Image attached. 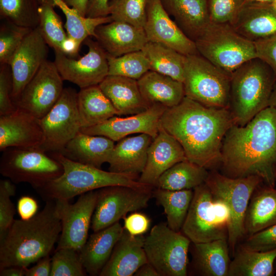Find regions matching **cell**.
Here are the masks:
<instances>
[{"instance_id":"1","label":"cell","mask_w":276,"mask_h":276,"mask_svg":"<svg viewBox=\"0 0 276 276\" xmlns=\"http://www.w3.org/2000/svg\"><path fill=\"white\" fill-rule=\"evenodd\" d=\"M234 124L228 108L208 107L186 97L167 108L160 121L180 143L187 159L209 171L219 168L223 139Z\"/></svg>"},{"instance_id":"2","label":"cell","mask_w":276,"mask_h":276,"mask_svg":"<svg viewBox=\"0 0 276 276\" xmlns=\"http://www.w3.org/2000/svg\"><path fill=\"white\" fill-rule=\"evenodd\" d=\"M220 172L231 178L260 176L275 187L276 108L267 107L245 125H233L222 141Z\"/></svg>"},{"instance_id":"3","label":"cell","mask_w":276,"mask_h":276,"mask_svg":"<svg viewBox=\"0 0 276 276\" xmlns=\"http://www.w3.org/2000/svg\"><path fill=\"white\" fill-rule=\"evenodd\" d=\"M61 231L55 199L46 200L43 209L30 219H14L0 239V269L11 266L28 267L50 255Z\"/></svg>"},{"instance_id":"4","label":"cell","mask_w":276,"mask_h":276,"mask_svg":"<svg viewBox=\"0 0 276 276\" xmlns=\"http://www.w3.org/2000/svg\"><path fill=\"white\" fill-rule=\"evenodd\" d=\"M276 77L258 57L242 64L231 75L228 109L235 125H245L268 107Z\"/></svg>"},{"instance_id":"5","label":"cell","mask_w":276,"mask_h":276,"mask_svg":"<svg viewBox=\"0 0 276 276\" xmlns=\"http://www.w3.org/2000/svg\"><path fill=\"white\" fill-rule=\"evenodd\" d=\"M51 154L62 164L63 172L59 177L37 190L45 200L62 199L70 201L75 196L112 186L135 188L149 186L139 182V176L136 175L104 171L69 159L58 152L51 153Z\"/></svg>"},{"instance_id":"6","label":"cell","mask_w":276,"mask_h":276,"mask_svg":"<svg viewBox=\"0 0 276 276\" xmlns=\"http://www.w3.org/2000/svg\"><path fill=\"white\" fill-rule=\"evenodd\" d=\"M262 182L263 179L257 175L231 178L217 170L209 171L205 183L213 196L223 202L229 212L227 242L232 257L244 238V220L251 196Z\"/></svg>"},{"instance_id":"7","label":"cell","mask_w":276,"mask_h":276,"mask_svg":"<svg viewBox=\"0 0 276 276\" xmlns=\"http://www.w3.org/2000/svg\"><path fill=\"white\" fill-rule=\"evenodd\" d=\"M193 191L180 232L194 243L227 240L230 215L227 206L213 196L205 183Z\"/></svg>"},{"instance_id":"8","label":"cell","mask_w":276,"mask_h":276,"mask_svg":"<svg viewBox=\"0 0 276 276\" xmlns=\"http://www.w3.org/2000/svg\"><path fill=\"white\" fill-rule=\"evenodd\" d=\"M195 42L200 55L230 75L257 57L254 42L240 36L228 24L211 22Z\"/></svg>"},{"instance_id":"9","label":"cell","mask_w":276,"mask_h":276,"mask_svg":"<svg viewBox=\"0 0 276 276\" xmlns=\"http://www.w3.org/2000/svg\"><path fill=\"white\" fill-rule=\"evenodd\" d=\"M183 83L185 97L208 107L228 108L231 75L199 54L186 56Z\"/></svg>"},{"instance_id":"10","label":"cell","mask_w":276,"mask_h":276,"mask_svg":"<svg viewBox=\"0 0 276 276\" xmlns=\"http://www.w3.org/2000/svg\"><path fill=\"white\" fill-rule=\"evenodd\" d=\"M2 152L0 173L14 183L26 182L37 190L63 172L62 164L39 148L11 147Z\"/></svg>"},{"instance_id":"11","label":"cell","mask_w":276,"mask_h":276,"mask_svg":"<svg viewBox=\"0 0 276 276\" xmlns=\"http://www.w3.org/2000/svg\"><path fill=\"white\" fill-rule=\"evenodd\" d=\"M191 244L190 240L181 232L160 223L145 237L144 247L148 262L159 276H186Z\"/></svg>"},{"instance_id":"12","label":"cell","mask_w":276,"mask_h":276,"mask_svg":"<svg viewBox=\"0 0 276 276\" xmlns=\"http://www.w3.org/2000/svg\"><path fill=\"white\" fill-rule=\"evenodd\" d=\"M152 188L112 186L98 189L92 230L97 232L106 228L119 222L127 213L146 208L152 196Z\"/></svg>"},{"instance_id":"13","label":"cell","mask_w":276,"mask_h":276,"mask_svg":"<svg viewBox=\"0 0 276 276\" xmlns=\"http://www.w3.org/2000/svg\"><path fill=\"white\" fill-rule=\"evenodd\" d=\"M44 140L40 149L45 152H61L80 131L78 92L64 88L59 99L40 119Z\"/></svg>"},{"instance_id":"14","label":"cell","mask_w":276,"mask_h":276,"mask_svg":"<svg viewBox=\"0 0 276 276\" xmlns=\"http://www.w3.org/2000/svg\"><path fill=\"white\" fill-rule=\"evenodd\" d=\"M88 52L79 59L55 51L54 63L63 80L81 88L99 85L108 75L107 54L97 40L90 37L83 42Z\"/></svg>"},{"instance_id":"15","label":"cell","mask_w":276,"mask_h":276,"mask_svg":"<svg viewBox=\"0 0 276 276\" xmlns=\"http://www.w3.org/2000/svg\"><path fill=\"white\" fill-rule=\"evenodd\" d=\"M97 191L80 195L73 204L70 201L55 199L61 221V231L56 249L70 247L80 251L88 239L95 209Z\"/></svg>"},{"instance_id":"16","label":"cell","mask_w":276,"mask_h":276,"mask_svg":"<svg viewBox=\"0 0 276 276\" xmlns=\"http://www.w3.org/2000/svg\"><path fill=\"white\" fill-rule=\"evenodd\" d=\"M63 81L54 62L47 60L24 88L16 106L42 119L61 95Z\"/></svg>"},{"instance_id":"17","label":"cell","mask_w":276,"mask_h":276,"mask_svg":"<svg viewBox=\"0 0 276 276\" xmlns=\"http://www.w3.org/2000/svg\"><path fill=\"white\" fill-rule=\"evenodd\" d=\"M167 108L160 104H153L142 112L125 118L114 116L100 124L81 128L80 131L104 136L114 142L135 133L147 134L154 139L159 132L160 119Z\"/></svg>"},{"instance_id":"18","label":"cell","mask_w":276,"mask_h":276,"mask_svg":"<svg viewBox=\"0 0 276 276\" xmlns=\"http://www.w3.org/2000/svg\"><path fill=\"white\" fill-rule=\"evenodd\" d=\"M49 47L37 27L26 36L14 54L9 64L13 79L11 97L14 104L26 85L48 60Z\"/></svg>"},{"instance_id":"19","label":"cell","mask_w":276,"mask_h":276,"mask_svg":"<svg viewBox=\"0 0 276 276\" xmlns=\"http://www.w3.org/2000/svg\"><path fill=\"white\" fill-rule=\"evenodd\" d=\"M144 29L148 41L162 44L185 56L199 54L195 42L177 26L160 0H148Z\"/></svg>"},{"instance_id":"20","label":"cell","mask_w":276,"mask_h":276,"mask_svg":"<svg viewBox=\"0 0 276 276\" xmlns=\"http://www.w3.org/2000/svg\"><path fill=\"white\" fill-rule=\"evenodd\" d=\"M44 136L40 119L17 107L12 112L0 116V150L16 147L40 148Z\"/></svg>"},{"instance_id":"21","label":"cell","mask_w":276,"mask_h":276,"mask_svg":"<svg viewBox=\"0 0 276 276\" xmlns=\"http://www.w3.org/2000/svg\"><path fill=\"white\" fill-rule=\"evenodd\" d=\"M186 159L180 143L160 125L158 134L148 148L146 164L138 181L153 188L165 171Z\"/></svg>"},{"instance_id":"22","label":"cell","mask_w":276,"mask_h":276,"mask_svg":"<svg viewBox=\"0 0 276 276\" xmlns=\"http://www.w3.org/2000/svg\"><path fill=\"white\" fill-rule=\"evenodd\" d=\"M229 25L240 36L255 42L276 34V10L271 3L247 2Z\"/></svg>"},{"instance_id":"23","label":"cell","mask_w":276,"mask_h":276,"mask_svg":"<svg viewBox=\"0 0 276 276\" xmlns=\"http://www.w3.org/2000/svg\"><path fill=\"white\" fill-rule=\"evenodd\" d=\"M143 235H132L124 228L100 276H131L148 262Z\"/></svg>"},{"instance_id":"24","label":"cell","mask_w":276,"mask_h":276,"mask_svg":"<svg viewBox=\"0 0 276 276\" xmlns=\"http://www.w3.org/2000/svg\"><path fill=\"white\" fill-rule=\"evenodd\" d=\"M95 38L107 55L113 57L141 51L148 41L144 28L117 21L98 26Z\"/></svg>"},{"instance_id":"25","label":"cell","mask_w":276,"mask_h":276,"mask_svg":"<svg viewBox=\"0 0 276 276\" xmlns=\"http://www.w3.org/2000/svg\"><path fill=\"white\" fill-rule=\"evenodd\" d=\"M165 10L194 42L211 22L206 0H160Z\"/></svg>"},{"instance_id":"26","label":"cell","mask_w":276,"mask_h":276,"mask_svg":"<svg viewBox=\"0 0 276 276\" xmlns=\"http://www.w3.org/2000/svg\"><path fill=\"white\" fill-rule=\"evenodd\" d=\"M153 140L149 135L141 133L118 141L108 162L109 171L139 176L146 165L148 148Z\"/></svg>"},{"instance_id":"27","label":"cell","mask_w":276,"mask_h":276,"mask_svg":"<svg viewBox=\"0 0 276 276\" xmlns=\"http://www.w3.org/2000/svg\"><path fill=\"white\" fill-rule=\"evenodd\" d=\"M190 249L192 257L190 266L194 275L228 276L231 260L227 240L191 242Z\"/></svg>"},{"instance_id":"28","label":"cell","mask_w":276,"mask_h":276,"mask_svg":"<svg viewBox=\"0 0 276 276\" xmlns=\"http://www.w3.org/2000/svg\"><path fill=\"white\" fill-rule=\"evenodd\" d=\"M124 231L119 222L94 232L79 251L83 266L89 275L100 274L110 258L113 248Z\"/></svg>"},{"instance_id":"29","label":"cell","mask_w":276,"mask_h":276,"mask_svg":"<svg viewBox=\"0 0 276 276\" xmlns=\"http://www.w3.org/2000/svg\"><path fill=\"white\" fill-rule=\"evenodd\" d=\"M99 86L112 103L118 116L137 114L150 106L142 97L135 79L108 75Z\"/></svg>"},{"instance_id":"30","label":"cell","mask_w":276,"mask_h":276,"mask_svg":"<svg viewBox=\"0 0 276 276\" xmlns=\"http://www.w3.org/2000/svg\"><path fill=\"white\" fill-rule=\"evenodd\" d=\"M114 146V141L108 137L80 131L59 153L74 162L100 168L108 163Z\"/></svg>"},{"instance_id":"31","label":"cell","mask_w":276,"mask_h":276,"mask_svg":"<svg viewBox=\"0 0 276 276\" xmlns=\"http://www.w3.org/2000/svg\"><path fill=\"white\" fill-rule=\"evenodd\" d=\"M276 224V188L263 182L254 191L244 220V238Z\"/></svg>"},{"instance_id":"32","label":"cell","mask_w":276,"mask_h":276,"mask_svg":"<svg viewBox=\"0 0 276 276\" xmlns=\"http://www.w3.org/2000/svg\"><path fill=\"white\" fill-rule=\"evenodd\" d=\"M137 83L142 97L150 106L158 104L171 108L185 97L183 82L152 71L146 73Z\"/></svg>"},{"instance_id":"33","label":"cell","mask_w":276,"mask_h":276,"mask_svg":"<svg viewBox=\"0 0 276 276\" xmlns=\"http://www.w3.org/2000/svg\"><path fill=\"white\" fill-rule=\"evenodd\" d=\"M78 109L81 128L94 126L118 116L99 85L80 89L78 93Z\"/></svg>"},{"instance_id":"34","label":"cell","mask_w":276,"mask_h":276,"mask_svg":"<svg viewBox=\"0 0 276 276\" xmlns=\"http://www.w3.org/2000/svg\"><path fill=\"white\" fill-rule=\"evenodd\" d=\"M230 264L228 276H273L276 248L265 251L247 250L238 245Z\"/></svg>"},{"instance_id":"35","label":"cell","mask_w":276,"mask_h":276,"mask_svg":"<svg viewBox=\"0 0 276 276\" xmlns=\"http://www.w3.org/2000/svg\"><path fill=\"white\" fill-rule=\"evenodd\" d=\"M209 173L205 168L186 159L165 171L154 187L172 191L194 190L205 183Z\"/></svg>"},{"instance_id":"36","label":"cell","mask_w":276,"mask_h":276,"mask_svg":"<svg viewBox=\"0 0 276 276\" xmlns=\"http://www.w3.org/2000/svg\"><path fill=\"white\" fill-rule=\"evenodd\" d=\"M150 70L183 82L186 56L162 44L148 41L142 50Z\"/></svg>"},{"instance_id":"37","label":"cell","mask_w":276,"mask_h":276,"mask_svg":"<svg viewBox=\"0 0 276 276\" xmlns=\"http://www.w3.org/2000/svg\"><path fill=\"white\" fill-rule=\"evenodd\" d=\"M193 189L172 191L156 188L152 192L158 204L164 208L167 225L176 232H180L192 198Z\"/></svg>"},{"instance_id":"38","label":"cell","mask_w":276,"mask_h":276,"mask_svg":"<svg viewBox=\"0 0 276 276\" xmlns=\"http://www.w3.org/2000/svg\"><path fill=\"white\" fill-rule=\"evenodd\" d=\"M52 1L55 6L58 7L64 14L66 18L64 27L68 39L78 51L86 38L90 36L95 37V30L98 26L112 21L110 15L96 18L83 16L63 0Z\"/></svg>"},{"instance_id":"39","label":"cell","mask_w":276,"mask_h":276,"mask_svg":"<svg viewBox=\"0 0 276 276\" xmlns=\"http://www.w3.org/2000/svg\"><path fill=\"white\" fill-rule=\"evenodd\" d=\"M52 0H39V22L38 28L48 45L54 51L64 53L68 38L60 17L54 10Z\"/></svg>"},{"instance_id":"40","label":"cell","mask_w":276,"mask_h":276,"mask_svg":"<svg viewBox=\"0 0 276 276\" xmlns=\"http://www.w3.org/2000/svg\"><path fill=\"white\" fill-rule=\"evenodd\" d=\"M39 0H0L1 19L34 29L39 22Z\"/></svg>"},{"instance_id":"41","label":"cell","mask_w":276,"mask_h":276,"mask_svg":"<svg viewBox=\"0 0 276 276\" xmlns=\"http://www.w3.org/2000/svg\"><path fill=\"white\" fill-rule=\"evenodd\" d=\"M108 75H116L136 80L150 71L148 60L142 50L119 57L107 55Z\"/></svg>"},{"instance_id":"42","label":"cell","mask_w":276,"mask_h":276,"mask_svg":"<svg viewBox=\"0 0 276 276\" xmlns=\"http://www.w3.org/2000/svg\"><path fill=\"white\" fill-rule=\"evenodd\" d=\"M148 0H110L109 15L112 21H121L144 28Z\"/></svg>"},{"instance_id":"43","label":"cell","mask_w":276,"mask_h":276,"mask_svg":"<svg viewBox=\"0 0 276 276\" xmlns=\"http://www.w3.org/2000/svg\"><path fill=\"white\" fill-rule=\"evenodd\" d=\"M86 273L79 251L70 247L56 249L50 276H85Z\"/></svg>"},{"instance_id":"44","label":"cell","mask_w":276,"mask_h":276,"mask_svg":"<svg viewBox=\"0 0 276 276\" xmlns=\"http://www.w3.org/2000/svg\"><path fill=\"white\" fill-rule=\"evenodd\" d=\"M32 29L8 21L0 28V64H10L16 51Z\"/></svg>"},{"instance_id":"45","label":"cell","mask_w":276,"mask_h":276,"mask_svg":"<svg viewBox=\"0 0 276 276\" xmlns=\"http://www.w3.org/2000/svg\"><path fill=\"white\" fill-rule=\"evenodd\" d=\"M15 193L16 187L14 182L8 178L0 180V239L14 220L16 211L11 197Z\"/></svg>"},{"instance_id":"46","label":"cell","mask_w":276,"mask_h":276,"mask_svg":"<svg viewBox=\"0 0 276 276\" xmlns=\"http://www.w3.org/2000/svg\"><path fill=\"white\" fill-rule=\"evenodd\" d=\"M211 22L231 24L246 0H206Z\"/></svg>"},{"instance_id":"47","label":"cell","mask_w":276,"mask_h":276,"mask_svg":"<svg viewBox=\"0 0 276 276\" xmlns=\"http://www.w3.org/2000/svg\"><path fill=\"white\" fill-rule=\"evenodd\" d=\"M238 245L247 250L256 251L276 248V224L245 237Z\"/></svg>"},{"instance_id":"48","label":"cell","mask_w":276,"mask_h":276,"mask_svg":"<svg viewBox=\"0 0 276 276\" xmlns=\"http://www.w3.org/2000/svg\"><path fill=\"white\" fill-rule=\"evenodd\" d=\"M13 79L9 64H0V116L9 114L17 107L12 101Z\"/></svg>"},{"instance_id":"49","label":"cell","mask_w":276,"mask_h":276,"mask_svg":"<svg viewBox=\"0 0 276 276\" xmlns=\"http://www.w3.org/2000/svg\"><path fill=\"white\" fill-rule=\"evenodd\" d=\"M257 57L267 64L276 77V34L254 42Z\"/></svg>"},{"instance_id":"50","label":"cell","mask_w":276,"mask_h":276,"mask_svg":"<svg viewBox=\"0 0 276 276\" xmlns=\"http://www.w3.org/2000/svg\"><path fill=\"white\" fill-rule=\"evenodd\" d=\"M124 228L132 235H141L149 229L151 220L145 214L134 212L123 218Z\"/></svg>"},{"instance_id":"51","label":"cell","mask_w":276,"mask_h":276,"mask_svg":"<svg viewBox=\"0 0 276 276\" xmlns=\"http://www.w3.org/2000/svg\"><path fill=\"white\" fill-rule=\"evenodd\" d=\"M16 209L20 218L27 220L38 213V204L33 197L28 195L22 196L18 199Z\"/></svg>"},{"instance_id":"52","label":"cell","mask_w":276,"mask_h":276,"mask_svg":"<svg viewBox=\"0 0 276 276\" xmlns=\"http://www.w3.org/2000/svg\"><path fill=\"white\" fill-rule=\"evenodd\" d=\"M110 0H89L86 17L96 18L109 15V2Z\"/></svg>"},{"instance_id":"53","label":"cell","mask_w":276,"mask_h":276,"mask_svg":"<svg viewBox=\"0 0 276 276\" xmlns=\"http://www.w3.org/2000/svg\"><path fill=\"white\" fill-rule=\"evenodd\" d=\"M52 257L48 255L39 259L35 264L26 269L25 276H50Z\"/></svg>"},{"instance_id":"54","label":"cell","mask_w":276,"mask_h":276,"mask_svg":"<svg viewBox=\"0 0 276 276\" xmlns=\"http://www.w3.org/2000/svg\"><path fill=\"white\" fill-rule=\"evenodd\" d=\"M63 1L76 10L81 15L86 17L89 0H63Z\"/></svg>"},{"instance_id":"55","label":"cell","mask_w":276,"mask_h":276,"mask_svg":"<svg viewBox=\"0 0 276 276\" xmlns=\"http://www.w3.org/2000/svg\"><path fill=\"white\" fill-rule=\"evenodd\" d=\"M27 267L11 266L0 269L1 276H24Z\"/></svg>"},{"instance_id":"56","label":"cell","mask_w":276,"mask_h":276,"mask_svg":"<svg viewBox=\"0 0 276 276\" xmlns=\"http://www.w3.org/2000/svg\"><path fill=\"white\" fill-rule=\"evenodd\" d=\"M135 276H159L155 268L148 262L140 267L135 272Z\"/></svg>"},{"instance_id":"57","label":"cell","mask_w":276,"mask_h":276,"mask_svg":"<svg viewBox=\"0 0 276 276\" xmlns=\"http://www.w3.org/2000/svg\"><path fill=\"white\" fill-rule=\"evenodd\" d=\"M268 106L276 108V80L270 97Z\"/></svg>"},{"instance_id":"58","label":"cell","mask_w":276,"mask_h":276,"mask_svg":"<svg viewBox=\"0 0 276 276\" xmlns=\"http://www.w3.org/2000/svg\"><path fill=\"white\" fill-rule=\"evenodd\" d=\"M273 0H246L247 2H263V3H272Z\"/></svg>"},{"instance_id":"59","label":"cell","mask_w":276,"mask_h":276,"mask_svg":"<svg viewBox=\"0 0 276 276\" xmlns=\"http://www.w3.org/2000/svg\"><path fill=\"white\" fill-rule=\"evenodd\" d=\"M274 177L275 184L276 186V164L274 168Z\"/></svg>"},{"instance_id":"60","label":"cell","mask_w":276,"mask_h":276,"mask_svg":"<svg viewBox=\"0 0 276 276\" xmlns=\"http://www.w3.org/2000/svg\"><path fill=\"white\" fill-rule=\"evenodd\" d=\"M271 3L274 9L276 10V0H273Z\"/></svg>"},{"instance_id":"61","label":"cell","mask_w":276,"mask_h":276,"mask_svg":"<svg viewBox=\"0 0 276 276\" xmlns=\"http://www.w3.org/2000/svg\"><path fill=\"white\" fill-rule=\"evenodd\" d=\"M274 274L276 275V260L274 261Z\"/></svg>"}]
</instances>
